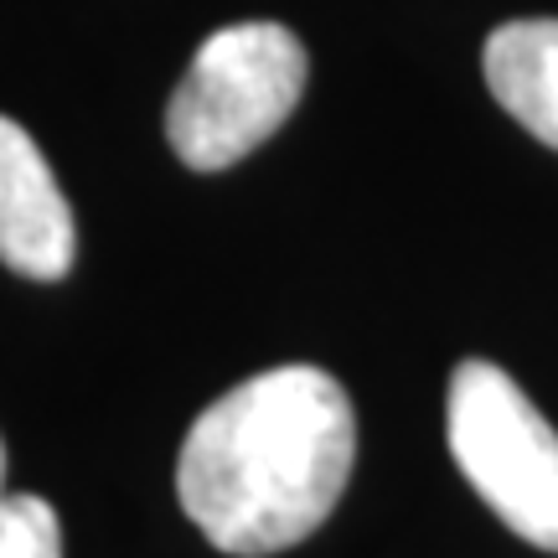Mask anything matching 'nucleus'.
Returning a JSON list of instances; mask_svg holds the SVG:
<instances>
[{
    "mask_svg": "<svg viewBox=\"0 0 558 558\" xmlns=\"http://www.w3.org/2000/svg\"><path fill=\"white\" fill-rule=\"evenodd\" d=\"M486 83L512 120L558 150V21H507L481 52Z\"/></svg>",
    "mask_w": 558,
    "mask_h": 558,
    "instance_id": "obj_5",
    "label": "nucleus"
},
{
    "mask_svg": "<svg viewBox=\"0 0 558 558\" xmlns=\"http://www.w3.org/2000/svg\"><path fill=\"white\" fill-rule=\"evenodd\" d=\"M78 259L73 207L37 140L0 114V264L26 279H62Z\"/></svg>",
    "mask_w": 558,
    "mask_h": 558,
    "instance_id": "obj_4",
    "label": "nucleus"
},
{
    "mask_svg": "<svg viewBox=\"0 0 558 558\" xmlns=\"http://www.w3.org/2000/svg\"><path fill=\"white\" fill-rule=\"evenodd\" d=\"M0 558H62L58 512L41 497L0 501Z\"/></svg>",
    "mask_w": 558,
    "mask_h": 558,
    "instance_id": "obj_6",
    "label": "nucleus"
},
{
    "mask_svg": "<svg viewBox=\"0 0 558 558\" xmlns=\"http://www.w3.org/2000/svg\"><path fill=\"white\" fill-rule=\"evenodd\" d=\"M352 460L347 388L311 362H284L197 414L181 439L177 497L222 554H284L337 512Z\"/></svg>",
    "mask_w": 558,
    "mask_h": 558,
    "instance_id": "obj_1",
    "label": "nucleus"
},
{
    "mask_svg": "<svg viewBox=\"0 0 558 558\" xmlns=\"http://www.w3.org/2000/svg\"><path fill=\"white\" fill-rule=\"evenodd\" d=\"M305 47L279 21H233L218 26L186 62L166 140L192 171H228L254 156L305 94Z\"/></svg>",
    "mask_w": 558,
    "mask_h": 558,
    "instance_id": "obj_2",
    "label": "nucleus"
},
{
    "mask_svg": "<svg viewBox=\"0 0 558 558\" xmlns=\"http://www.w3.org/2000/svg\"><path fill=\"white\" fill-rule=\"evenodd\" d=\"M445 435L460 476L518 538L558 554V435L497 362L465 357L450 378Z\"/></svg>",
    "mask_w": 558,
    "mask_h": 558,
    "instance_id": "obj_3",
    "label": "nucleus"
},
{
    "mask_svg": "<svg viewBox=\"0 0 558 558\" xmlns=\"http://www.w3.org/2000/svg\"><path fill=\"white\" fill-rule=\"evenodd\" d=\"M0 501H5V445H0Z\"/></svg>",
    "mask_w": 558,
    "mask_h": 558,
    "instance_id": "obj_7",
    "label": "nucleus"
}]
</instances>
